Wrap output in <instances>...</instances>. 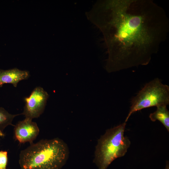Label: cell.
Here are the masks:
<instances>
[{
	"instance_id": "cell-8",
	"label": "cell",
	"mask_w": 169,
	"mask_h": 169,
	"mask_svg": "<svg viewBox=\"0 0 169 169\" xmlns=\"http://www.w3.org/2000/svg\"><path fill=\"white\" fill-rule=\"evenodd\" d=\"M156 110L150 114L149 117L152 121L156 120L160 121L168 131H169V112L166 106L157 107Z\"/></svg>"
},
{
	"instance_id": "cell-7",
	"label": "cell",
	"mask_w": 169,
	"mask_h": 169,
	"mask_svg": "<svg viewBox=\"0 0 169 169\" xmlns=\"http://www.w3.org/2000/svg\"><path fill=\"white\" fill-rule=\"evenodd\" d=\"M29 76V71L16 68L7 70L0 69V87L5 84H11L16 87L19 82L27 79Z\"/></svg>"
},
{
	"instance_id": "cell-6",
	"label": "cell",
	"mask_w": 169,
	"mask_h": 169,
	"mask_svg": "<svg viewBox=\"0 0 169 169\" xmlns=\"http://www.w3.org/2000/svg\"><path fill=\"white\" fill-rule=\"evenodd\" d=\"M39 132L37 123L31 119L25 118L14 126V138L20 143L29 142L30 144L36 139Z\"/></svg>"
},
{
	"instance_id": "cell-11",
	"label": "cell",
	"mask_w": 169,
	"mask_h": 169,
	"mask_svg": "<svg viewBox=\"0 0 169 169\" xmlns=\"http://www.w3.org/2000/svg\"><path fill=\"white\" fill-rule=\"evenodd\" d=\"M165 169H169V164L168 161H167Z\"/></svg>"
},
{
	"instance_id": "cell-10",
	"label": "cell",
	"mask_w": 169,
	"mask_h": 169,
	"mask_svg": "<svg viewBox=\"0 0 169 169\" xmlns=\"http://www.w3.org/2000/svg\"><path fill=\"white\" fill-rule=\"evenodd\" d=\"M8 160L7 151H0V169H7Z\"/></svg>"
},
{
	"instance_id": "cell-4",
	"label": "cell",
	"mask_w": 169,
	"mask_h": 169,
	"mask_svg": "<svg viewBox=\"0 0 169 169\" xmlns=\"http://www.w3.org/2000/svg\"><path fill=\"white\" fill-rule=\"evenodd\" d=\"M131 105L125 122L134 112L153 106L169 104V86L156 78L146 83L131 100Z\"/></svg>"
},
{
	"instance_id": "cell-3",
	"label": "cell",
	"mask_w": 169,
	"mask_h": 169,
	"mask_svg": "<svg viewBox=\"0 0 169 169\" xmlns=\"http://www.w3.org/2000/svg\"><path fill=\"white\" fill-rule=\"evenodd\" d=\"M126 122L107 130L99 139L93 162L98 169H106L116 158L124 156L131 142L124 136Z\"/></svg>"
},
{
	"instance_id": "cell-9",
	"label": "cell",
	"mask_w": 169,
	"mask_h": 169,
	"mask_svg": "<svg viewBox=\"0 0 169 169\" xmlns=\"http://www.w3.org/2000/svg\"><path fill=\"white\" fill-rule=\"evenodd\" d=\"M20 114H11L4 108L0 107V137L4 136L3 131L7 126H15L12 124L13 120L15 117Z\"/></svg>"
},
{
	"instance_id": "cell-1",
	"label": "cell",
	"mask_w": 169,
	"mask_h": 169,
	"mask_svg": "<svg viewBox=\"0 0 169 169\" xmlns=\"http://www.w3.org/2000/svg\"><path fill=\"white\" fill-rule=\"evenodd\" d=\"M101 32L109 73L146 65L169 30L164 10L151 0H104L88 14Z\"/></svg>"
},
{
	"instance_id": "cell-5",
	"label": "cell",
	"mask_w": 169,
	"mask_h": 169,
	"mask_svg": "<svg viewBox=\"0 0 169 169\" xmlns=\"http://www.w3.org/2000/svg\"><path fill=\"white\" fill-rule=\"evenodd\" d=\"M49 95L40 86L35 87L29 96L24 98L25 103L23 112L25 118H38L44 111Z\"/></svg>"
},
{
	"instance_id": "cell-2",
	"label": "cell",
	"mask_w": 169,
	"mask_h": 169,
	"mask_svg": "<svg viewBox=\"0 0 169 169\" xmlns=\"http://www.w3.org/2000/svg\"><path fill=\"white\" fill-rule=\"evenodd\" d=\"M20 152L21 169H60L69 155L67 144L58 138L41 140Z\"/></svg>"
}]
</instances>
